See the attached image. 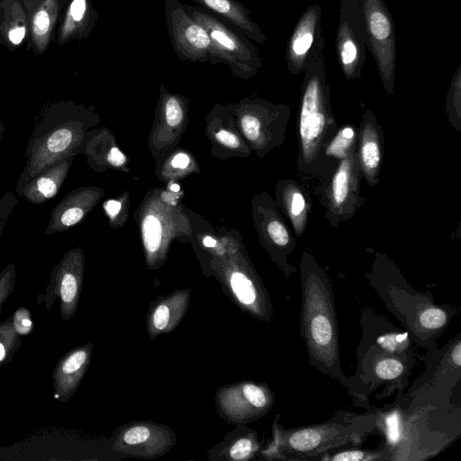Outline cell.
I'll use <instances>...</instances> for the list:
<instances>
[{"instance_id":"6da1fadb","label":"cell","mask_w":461,"mask_h":461,"mask_svg":"<svg viewBox=\"0 0 461 461\" xmlns=\"http://www.w3.org/2000/svg\"><path fill=\"white\" fill-rule=\"evenodd\" d=\"M300 269L301 335L307 348L309 362L321 374L351 389L348 379L341 370L331 281L308 251L302 255Z\"/></svg>"},{"instance_id":"7a4b0ae2","label":"cell","mask_w":461,"mask_h":461,"mask_svg":"<svg viewBox=\"0 0 461 461\" xmlns=\"http://www.w3.org/2000/svg\"><path fill=\"white\" fill-rule=\"evenodd\" d=\"M323 38L304 70L298 114L296 168L302 173L328 180L333 173L324 149L339 126L330 104V85L324 62Z\"/></svg>"},{"instance_id":"3957f363","label":"cell","mask_w":461,"mask_h":461,"mask_svg":"<svg viewBox=\"0 0 461 461\" xmlns=\"http://www.w3.org/2000/svg\"><path fill=\"white\" fill-rule=\"evenodd\" d=\"M377 414H356L339 411L328 420L285 429L273 424L274 438L265 455L284 460H313L330 450L358 445L377 427Z\"/></svg>"},{"instance_id":"277c9868","label":"cell","mask_w":461,"mask_h":461,"mask_svg":"<svg viewBox=\"0 0 461 461\" xmlns=\"http://www.w3.org/2000/svg\"><path fill=\"white\" fill-rule=\"evenodd\" d=\"M95 116L82 107L67 103L50 105L39 115L25 151L26 164L14 191L19 194L41 170L76 156Z\"/></svg>"},{"instance_id":"5b68a950","label":"cell","mask_w":461,"mask_h":461,"mask_svg":"<svg viewBox=\"0 0 461 461\" xmlns=\"http://www.w3.org/2000/svg\"><path fill=\"white\" fill-rule=\"evenodd\" d=\"M190 16L208 33L212 46L210 62L224 64L242 78L257 75L262 58L254 43L223 18L198 5H185Z\"/></svg>"},{"instance_id":"8992f818","label":"cell","mask_w":461,"mask_h":461,"mask_svg":"<svg viewBox=\"0 0 461 461\" xmlns=\"http://www.w3.org/2000/svg\"><path fill=\"white\" fill-rule=\"evenodd\" d=\"M366 31V46L372 54L388 95L394 91L396 34L392 14L384 0H359Z\"/></svg>"},{"instance_id":"52a82bcc","label":"cell","mask_w":461,"mask_h":461,"mask_svg":"<svg viewBox=\"0 0 461 461\" xmlns=\"http://www.w3.org/2000/svg\"><path fill=\"white\" fill-rule=\"evenodd\" d=\"M363 177L357 149L339 161L330 177L325 181L323 203L325 218L333 227L348 221L363 205L365 197L360 193Z\"/></svg>"},{"instance_id":"ba28073f","label":"cell","mask_w":461,"mask_h":461,"mask_svg":"<svg viewBox=\"0 0 461 461\" xmlns=\"http://www.w3.org/2000/svg\"><path fill=\"white\" fill-rule=\"evenodd\" d=\"M85 270V255L81 248L69 249L53 267L48 285L37 298L50 311L55 301L59 300L60 317L64 321L71 320L77 309Z\"/></svg>"},{"instance_id":"9c48e42d","label":"cell","mask_w":461,"mask_h":461,"mask_svg":"<svg viewBox=\"0 0 461 461\" xmlns=\"http://www.w3.org/2000/svg\"><path fill=\"white\" fill-rule=\"evenodd\" d=\"M366 31L359 0H341L335 50L348 80L361 77L366 61Z\"/></svg>"},{"instance_id":"30bf717a","label":"cell","mask_w":461,"mask_h":461,"mask_svg":"<svg viewBox=\"0 0 461 461\" xmlns=\"http://www.w3.org/2000/svg\"><path fill=\"white\" fill-rule=\"evenodd\" d=\"M240 119V128L258 153L279 147L285 140L290 107L261 99L249 101Z\"/></svg>"},{"instance_id":"8fae6325","label":"cell","mask_w":461,"mask_h":461,"mask_svg":"<svg viewBox=\"0 0 461 461\" xmlns=\"http://www.w3.org/2000/svg\"><path fill=\"white\" fill-rule=\"evenodd\" d=\"M165 20L173 50L181 60L210 61L212 46L207 32L179 0H164Z\"/></svg>"},{"instance_id":"7c38bea8","label":"cell","mask_w":461,"mask_h":461,"mask_svg":"<svg viewBox=\"0 0 461 461\" xmlns=\"http://www.w3.org/2000/svg\"><path fill=\"white\" fill-rule=\"evenodd\" d=\"M218 399L227 419L246 422L267 413L274 402V394L266 384L241 382L223 389Z\"/></svg>"},{"instance_id":"4fadbf2b","label":"cell","mask_w":461,"mask_h":461,"mask_svg":"<svg viewBox=\"0 0 461 461\" xmlns=\"http://www.w3.org/2000/svg\"><path fill=\"white\" fill-rule=\"evenodd\" d=\"M321 15V7L318 3H313L298 19L286 45L285 59L290 74L304 72L319 43L324 38Z\"/></svg>"},{"instance_id":"5bb4252c","label":"cell","mask_w":461,"mask_h":461,"mask_svg":"<svg viewBox=\"0 0 461 461\" xmlns=\"http://www.w3.org/2000/svg\"><path fill=\"white\" fill-rule=\"evenodd\" d=\"M258 227L266 246L288 277L296 272V267L288 261V256L297 247L296 240L283 221L270 197L267 196L264 205L258 207Z\"/></svg>"},{"instance_id":"9a60e30c","label":"cell","mask_w":461,"mask_h":461,"mask_svg":"<svg viewBox=\"0 0 461 461\" xmlns=\"http://www.w3.org/2000/svg\"><path fill=\"white\" fill-rule=\"evenodd\" d=\"M357 154L363 177L369 185H375L383 164L384 133L370 110L366 111L358 129Z\"/></svg>"},{"instance_id":"2e32d148","label":"cell","mask_w":461,"mask_h":461,"mask_svg":"<svg viewBox=\"0 0 461 461\" xmlns=\"http://www.w3.org/2000/svg\"><path fill=\"white\" fill-rule=\"evenodd\" d=\"M95 187H81L71 191L53 208L45 234L63 232L78 224L101 197Z\"/></svg>"},{"instance_id":"e0dca14e","label":"cell","mask_w":461,"mask_h":461,"mask_svg":"<svg viewBox=\"0 0 461 461\" xmlns=\"http://www.w3.org/2000/svg\"><path fill=\"white\" fill-rule=\"evenodd\" d=\"M92 351V343L76 347L56 364L53 390L57 400L66 402L72 398L89 366Z\"/></svg>"},{"instance_id":"ac0fdd59","label":"cell","mask_w":461,"mask_h":461,"mask_svg":"<svg viewBox=\"0 0 461 461\" xmlns=\"http://www.w3.org/2000/svg\"><path fill=\"white\" fill-rule=\"evenodd\" d=\"M227 285L243 310L260 320L271 319V302L263 285L254 276L243 270H235L228 276Z\"/></svg>"},{"instance_id":"d6986e66","label":"cell","mask_w":461,"mask_h":461,"mask_svg":"<svg viewBox=\"0 0 461 461\" xmlns=\"http://www.w3.org/2000/svg\"><path fill=\"white\" fill-rule=\"evenodd\" d=\"M155 425L137 423L127 426L116 441L118 448L140 456L161 454L170 448L173 443H170L169 431Z\"/></svg>"},{"instance_id":"ffe728a7","label":"cell","mask_w":461,"mask_h":461,"mask_svg":"<svg viewBox=\"0 0 461 461\" xmlns=\"http://www.w3.org/2000/svg\"><path fill=\"white\" fill-rule=\"evenodd\" d=\"M75 156H69L51 164L35 175L18 194L29 203L39 205L54 198L72 166Z\"/></svg>"},{"instance_id":"44dd1931","label":"cell","mask_w":461,"mask_h":461,"mask_svg":"<svg viewBox=\"0 0 461 461\" xmlns=\"http://www.w3.org/2000/svg\"><path fill=\"white\" fill-rule=\"evenodd\" d=\"M198 6L223 18L249 39L261 45L267 41L262 29L254 22L249 9L237 0H193Z\"/></svg>"},{"instance_id":"7402d4cb","label":"cell","mask_w":461,"mask_h":461,"mask_svg":"<svg viewBox=\"0 0 461 461\" xmlns=\"http://www.w3.org/2000/svg\"><path fill=\"white\" fill-rule=\"evenodd\" d=\"M190 298L189 290L175 292L156 302L148 316V330L153 339L174 330L184 317Z\"/></svg>"},{"instance_id":"603a6c76","label":"cell","mask_w":461,"mask_h":461,"mask_svg":"<svg viewBox=\"0 0 461 461\" xmlns=\"http://www.w3.org/2000/svg\"><path fill=\"white\" fill-rule=\"evenodd\" d=\"M278 204L291 222L297 237H302L306 230L311 205L304 192L294 180L280 181L276 185Z\"/></svg>"},{"instance_id":"cb8c5ba5","label":"cell","mask_w":461,"mask_h":461,"mask_svg":"<svg viewBox=\"0 0 461 461\" xmlns=\"http://www.w3.org/2000/svg\"><path fill=\"white\" fill-rule=\"evenodd\" d=\"M358 130L354 124L339 126L324 149V157L334 171L339 161L357 149Z\"/></svg>"},{"instance_id":"d4e9b609","label":"cell","mask_w":461,"mask_h":461,"mask_svg":"<svg viewBox=\"0 0 461 461\" xmlns=\"http://www.w3.org/2000/svg\"><path fill=\"white\" fill-rule=\"evenodd\" d=\"M372 362L371 373L376 381L382 382H402L408 374L406 364L400 357L401 354L390 353L382 350L375 351Z\"/></svg>"},{"instance_id":"484cf974","label":"cell","mask_w":461,"mask_h":461,"mask_svg":"<svg viewBox=\"0 0 461 461\" xmlns=\"http://www.w3.org/2000/svg\"><path fill=\"white\" fill-rule=\"evenodd\" d=\"M165 228L160 218L153 212L147 213L141 222L143 244L149 259L161 256L165 249Z\"/></svg>"},{"instance_id":"4316f807","label":"cell","mask_w":461,"mask_h":461,"mask_svg":"<svg viewBox=\"0 0 461 461\" xmlns=\"http://www.w3.org/2000/svg\"><path fill=\"white\" fill-rule=\"evenodd\" d=\"M446 112L452 127L461 130V65L456 69L447 95Z\"/></svg>"},{"instance_id":"83f0119b","label":"cell","mask_w":461,"mask_h":461,"mask_svg":"<svg viewBox=\"0 0 461 461\" xmlns=\"http://www.w3.org/2000/svg\"><path fill=\"white\" fill-rule=\"evenodd\" d=\"M91 14L88 0H72L68 11L63 34L68 35L84 30L83 28L87 27L91 23Z\"/></svg>"},{"instance_id":"f1b7e54d","label":"cell","mask_w":461,"mask_h":461,"mask_svg":"<svg viewBox=\"0 0 461 461\" xmlns=\"http://www.w3.org/2000/svg\"><path fill=\"white\" fill-rule=\"evenodd\" d=\"M22 340L15 332L11 318L0 322V366L9 363L21 347Z\"/></svg>"},{"instance_id":"f546056e","label":"cell","mask_w":461,"mask_h":461,"mask_svg":"<svg viewBox=\"0 0 461 461\" xmlns=\"http://www.w3.org/2000/svg\"><path fill=\"white\" fill-rule=\"evenodd\" d=\"M390 451L384 448L381 451L346 449L332 453H325L319 456L321 460L333 461H370V460H386L390 458Z\"/></svg>"},{"instance_id":"4dcf8cb0","label":"cell","mask_w":461,"mask_h":461,"mask_svg":"<svg viewBox=\"0 0 461 461\" xmlns=\"http://www.w3.org/2000/svg\"><path fill=\"white\" fill-rule=\"evenodd\" d=\"M258 439L253 433L239 437L228 448V458L231 460H248L258 449Z\"/></svg>"},{"instance_id":"1f68e13d","label":"cell","mask_w":461,"mask_h":461,"mask_svg":"<svg viewBox=\"0 0 461 461\" xmlns=\"http://www.w3.org/2000/svg\"><path fill=\"white\" fill-rule=\"evenodd\" d=\"M161 96L163 97V109L167 123L172 127L178 126L184 118L183 101L178 95L167 93L164 86H161Z\"/></svg>"},{"instance_id":"d6a6232c","label":"cell","mask_w":461,"mask_h":461,"mask_svg":"<svg viewBox=\"0 0 461 461\" xmlns=\"http://www.w3.org/2000/svg\"><path fill=\"white\" fill-rule=\"evenodd\" d=\"M16 269L12 263L0 271V313L4 303L13 294L15 287Z\"/></svg>"},{"instance_id":"836d02e7","label":"cell","mask_w":461,"mask_h":461,"mask_svg":"<svg viewBox=\"0 0 461 461\" xmlns=\"http://www.w3.org/2000/svg\"><path fill=\"white\" fill-rule=\"evenodd\" d=\"M12 325L19 336L30 334L33 330L31 312L26 307L18 308L11 317Z\"/></svg>"},{"instance_id":"e575fe53","label":"cell","mask_w":461,"mask_h":461,"mask_svg":"<svg viewBox=\"0 0 461 461\" xmlns=\"http://www.w3.org/2000/svg\"><path fill=\"white\" fill-rule=\"evenodd\" d=\"M384 429L388 445L390 447H394L401 440L402 435V425L399 414L396 411H393L386 415L384 420Z\"/></svg>"},{"instance_id":"d590c367","label":"cell","mask_w":461,"mask_h":461,"mask_svg":"<svg viewBox=\"0 0 461 461\" xmlns=\"http://www.w3.org/2000/svg\"><path fill=\"white\" fill-rule=\"evenodd\" d=\"M17 203L18 199L12 192H6L0 198V237L5 224L7 223L9 216Z\"/></svg>"},{"instance_id":"8d00e7d4","label":"cell","mask_w":461,"mask_h":461,"mask_svg":"<svg viewBox=\"0 0 461 461\" xmlns=\"http://www.w3.org/2000/svg\"><path fill=\"white\" fill-rule=\"evenodd\" d=\"M50 19L48 12L44 9H40L33 17L32 28L33 33L39 38L47 35L50 30Z\"/></svg>"},{"instance_id":"74e56055","label":"cell","mask_w":461,"mask_h":461,"mask_svg":"<svg viewBox=\"0 0 461 461\" xmlns=\"http://www.w3.org/2000/svg\"><path fill=\"white\" fill-rule=\"evenodd\" d=\"M216 140L223 146L235 149L240 145V139L232 132L226 130H220L215 134Z\"/></svg>"},{"instance_id":"f35d334b","label":"cell","mask_w":461,"mask_h":461,"mask_svg":"<svg viewBox=\"0 0 461 461\" xmlns=\"http://www.w3.org/2000/svg\"><path fill=\"white\" fill-rule=\"evenodd\" d=\"M107 162L113 167H121L125 164V155L116 147H112L106 155Z\"/></svg>"},{"instance_id":"ab89813d","label":"cell","mask_w":461,"mask_h":461,"mask_svg":"<svg viewBox=\"0 0 461 461\" xmlns=\"http://www.w3.org/2000/svg\"><path fill=\"white\" fill-rule=\"evenodd\" d=\"M170 164L174 168L185 169L190 165V158L185 153H177L172 158Z\"/></svg>"},{"instance_id":"60d3db41","label":"cell","mask_w":461,"mask_h":461,"mask_svg":"<svg viewBox=\"0 0 461 461\" xmlns=\"http://www.w3.org/2000/svg\"><path fill=\"white\" fill-rule=\"evenodd\" d=\"M104 208L111 219H114L121 211L122 204L116 200H108L104 203Z\"/></svg>"},{"instance_id":"b9f144b4","label":"cell","mask_w":461,"mask_h":461,"mask_svg":"<svg viewBox=\"0 0 461 461\" xmlns=\"http://www.w3.org/2000/svg\"><path fill=\"white\" fill-rule=\"evenodd\" d=\"M25 36L24 27H16L8 32V38L14 44H19Z\"/></svg>"},{"instance_id":"7bdbcfd3","label":"cell","mask_w":461,"mask_h":461,"mask_svg":"<svg viewBox=\"0 0 461 461\" xmlns=\"http://www.w3.org/2000/svg\"><path fill=\"white\" fill-rule=\"evenodd\" d=\"M203 244L208 248H213L216 245V241L212 237L207 236L203 239Z\"/></svg>"},{"instance_id":"ee69618b","label":"cell","mask_w":461,"mask_h":461,"mask_svg":"<svg viewBox=\"0 0 461 461\" xmlns=\"http://www.w3.org/2000/svg\"><path fill=\"white\" fill-rule=\"evenodd\" d=\"M4 131H5V126L0 119V144H1V140H2V136H3V133H4Z\"/></svg>"},{"instance_id":"f6af8a7d","label":"cell","mask_w":461,"mask_h":461,"mask_svg":"<svg viewBox=\"0 0 461 461\" xmlns=\"http://www.w3.org/2000/svg\"><path fill=\"white\" fill-rule=\"evenodd\" d=\"M171 190L174 191V192H177L179 191V186L178 185L176 184H173L171 186H170Z\"/></svg>"}]
</instances>
